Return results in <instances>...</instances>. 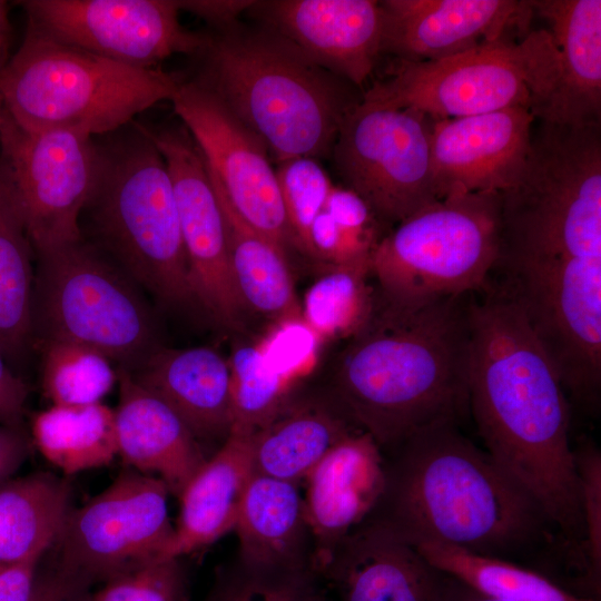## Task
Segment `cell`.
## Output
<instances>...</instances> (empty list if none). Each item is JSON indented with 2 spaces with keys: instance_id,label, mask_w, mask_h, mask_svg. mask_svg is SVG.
<instances>
[{
  "instance_id": "cell-1",
  "label": "cell",
  "mask_w": 601,
  "mask_h": 601,
  "mask_svg": "<svg viewBox=\"0 0 601 601\" xmlns=\"http://www.w3.org/2000/svg\"><path fill=\"white\" fill-rule=\"evenodd\" d=\"M469 410L495 464L582 562L581 486L570 404L520 306L489 282L470 303Z\"/></svg>"
},
{
  "instance_id": "cell-2",
  "label": "cell",
  "mask_w": 601,
  "mask_h": 601,
  "mask_svg": "<svg viewBox=\"0 0 601 601\" xmlns=\"http://www.w3.org/2000/svg\"><path fill=\"white\" fill-rule=\"evenodd\" d=\"M383 457V491L364 521L411 544L434 541L518 564L546 548L566 551L538 504L459 424L425 427Z\"/></svg>"
},
{
  "instance_id": "cell-3",
  "label": "cell",
  "mask_w": 601,
  "mask_h": 601,
  "mask_svg": "<svg viewBox=\"0 0 601 601\" xmlns=\"http://www.w3.org/2000/svg\"><path fill=\"white\" fill-rule=\"evenodd\" d=\"M472 294L403 308L378 293L372 317L349 338L331 396L382 453L434 424H460L470 413Z\"/></svg>"
},
{
  "instance_id": "cell-4",
  "label": "cell",
  "mask_w": 601,
  "mask_h": 601,
  "mask_svg": "<svg viewBox=\"0 0 601 601\" xmlns=\"http://www.w3.org/2000/svg\"><path fill=\"white\" fill-rule=\"evenodd\" d=\"M206 82L277 164L332 154L355 105L334 75L278 36L233 26L209 37Z\"/></svg>"
},
{
  "instance_id": "cell-5",
  "label": "cell",
  "mask_w": 601,
  "mask_h": 601,
  "mask_svg": "<svg viewBox=\"0 0 601 601\" xmlns=\"http://www.w3.org/2000/svg\"><path fill=\"white\" fill-rule=\"evenodd\" d=\"M178 86L179 81L158 68L107 59L31 24L0 70L3 110L18 126L91 138L119 129L156 104L171 100Z\"/></svg>"
},
{
  "instance_id": "cell-6",
  "label": "cell",
  "mask_w": 601,
  "mask_h": 601,
  "mask_svg": "<svg viewBox=\"0 0 601 601\" xmlns=\"http://www.w3.org/2000/svg\"><path fill=\"white\" fill-rule=\"evenodd\" d=\"M500 238L501 194L454 193L381 237L372 277L383 299L403 308L477 293L499 258Z\"/></svg>"
},
{
  "instance_id": "cell-7",
  "label": "cell",
  "mask_w": 601,
  "mask_h": 601,
  "mask_svg": "<svg viewBox=\"0 0 601 601\" xmlns=\"http://www.w3.org/2000/svg\"><path fill=\"white\" fill-rule=\"evenodd\" d=\"M118 147L100 150L87 206L104 245L127 274L161 302L195 300L174 187L145 128Z\"/></svg>"
},
{
  "instance_id": "cell-8",
  "label": "cell",
  "mask_w": 601,
  "mask_h": 601,
  "mask_svg": "<svg viewBox=\"0 0 601 601\" xmlns=\"http://www.w3.org/2000/svg\"><path fill=\"white\" fill-rule=\"evenodd\" d=\"M500 194L499 256L601 253V124H541L518 179Z\"/></svg>"
},
{
  "instance_id": "cell-9",
  "label": "cell",
  "mask_w": 601,
  "mask_h": 601,
  "mask_svg": "<svg viewBox=\"0 0 601 601\" xmlns=\"http://www.w3.org/2000/svg\"><path fill=\"white\" fill-rule=\"evenodd\" d=\"M33 325L45 341L80 344L131 371L156 348L137 289L82 240L39 253Z\"/></svg>"
},
{
  "instance_id": "cell-10",
  "label": "cell",
  "mask_w": 601,
  "mask_h": 601,
  "mask_svg": "<svg viewBox=\"0 0 601 601\" xmlns=\"http://www.w3.org/2000/svg\"><path fill=\"white\" fill-rule=\"evenodd\" d=\"M0 176L31 246L43 253L81 240L80 217L99 175L92 138L27 130L3 110Z\"/></svg>"
},
{
  "instance_id": "cell-11",
  "label": "cell",
  "mask_w": 601,
  "mask_h": 601,
  "mask_svg": "<svg viewBox=\"0 0 601 601\" xmlns=\"http://www.w3.org/2000/svg\"><path fill=\"white\" fill-rule=\"evenodd\" d=\"M169 493L155 475L134 469L120 473L101 493L70 511L56 541L58 570L89 588L168 560L175 534Z\"/></svg>"
},
{
  "instance_id": "cell-12",
  "label": "cell",
  "mask_w": 601,
  "mask_h": 601,
  "mask_svg": "<svg viewBox=\"0 0 601 601\" xmlns=\"http://www.w3.org/2000/svg\"><path fill=\"white\" fill-rule=\"evenodd\" d=\"M346 188L378 224H400L437 200L430 151V118L357 101L345 114L333 149Z\"/></svg>"
},
{
  "instance_id": "cell-13",
  "label": "cell",
  "mask_w": 601,
  "mask_h": 601,
  "mask_svg": "<svg viewBox=\"0 0 601 601\" xmlns=\"http://www.w3.org/2000/svg\"><path fill=\"white\" fill-rule=\"evenodd\" d=\"M545 28L514 45L529 110L541 124H601V1L530 0Z\"/></svg>"
},
{
  "instance_id": "cell-14",
  "label": "cell",
  "mask_w": 601,
  "mask_h": 601,
  "mask_svg": "<svg viewBox=\"0 0 601 601\" xmlns=\"http://www.w3.org/2000/svg\"><path fill=\"white\" fill-rule=\"evenodd\" d=\"M170 101L230 206L253 229L286 250L292 244L289 229L264 142L203 80L179 82Z\"/></svg>"
},
{
  "instance_id": "cell-15",
  "label": "cell",
  "mask_w": 601,
  "mask_h": 601,
  "mask_svg": "<svg viewBox=\"0 0 601 601\" xmlns=\"http://www.w3.org/2000/svg\"><path fill=\"white\" fill-rule=\"evenodd\" d=\"M514 42L500 40L434 61L395 59L362 101L410 109L432 119L459 118L514 106L529 108V93Z\"/></svg>"
},
{
  "instance_id": "cell-16",
  "label": "cell",
  "mask_w": 601,
  "mask_h": 601,
  "mask_svg": "<svg viewBox=\"0 0 601 601\" xmlns=\"http://www.w3.org/2000/svg\"><path fill=\"white\" fill-rule=\"evenodd\" d=\"M29 24L73 47L141 68L204 52L209 37L185 28L176 0H28Z\"/></svg>"
},
{
  "instance_id": "cell-17",
  "label": "cell",
  "mask_w": 601,
  "mask_h": 601,
  "mask_svg": "<svg viewBox=\"0 0 601 601\" xmlns=\"http://www.w3.org/2000/svg\"><path fill=\"white\" fill-rule=\"evenodd\" d=\"M145 130L171 178L194 298L223 325L238 327L246 307L235 286L224 216L206 162L188 132Z\"/></svg>"
},
{
  "instance_id": "cell-18",
  "label": "cell",
  "mask_w": 601,
  "mask_h": 601,
  "mask_svg": "<svg viewBox=\"0 0 601 601\" xmlns=\"http://www.w3.org/2000/svg\"><path fill=\"white\" fill-rule=\"evenodd\" d=\"M535 118L525 106L459 118H430L437 199L454 193H502L518 179Z\"/></svg>"
},
{
  "instance_id": "cell-19",
  "label": "cell",
  "mask_w": 601,
  "mask_h": 601,
  "mask_svg": "<svg viewBox=\"0 0 601 601\" xmlns=\"http://www.w3.org/2000/svg\"><path fill=\"white\" fill-rule=\"evenodd\" d=\"M248 11L309 61L357 87L382 55L380 1H256Z\"/></svg>"
},
{
  "instance_id": "cell-20",
  "label": "cell",
  "mask_w": 601,
  "mask_h": 601,
  "mask_svg": "<svg viewBox=\"0 0 601 601\" xmlns=\"http://www.w3.org/2000/svg\"><path fill=\"white\" fill-rule=\"evenodd\" d=\"M382 53L407 61H434L505 40L528 28L530 2L515 0H384Z\"/></svg>"
},
{
  "instance_id": "cell-21",
  "label": "cell",
  "mask_w": 601,
  "mask_h": 601,
  "mask_svg": "<svg viewBox=\"0 0 601 601\" xmlns=\"http://www.w3.org/2000/svg\"><path fill=\"white\" fill-rule=\"evenodd\" d=\"M321 578L341 601H451L456 583L414 545L368 521L344 538Z\"/></svg>"
},
{
  "instance_id": "cell-22",
  "label": "cell",
  "mask_w": 601,
  "mask_h": 601,
  "mask_svg": "<svg viewBox=\"0 0 601 601\" xmlns=\"http://www.w3.org/2000/svg\"><path fill=\"white\" fill-rule=\"evenodd\" d=\"M305 515L319 574L344 538L371 513L384 486V457L357 431L337 443L305 476Z\"/></svg>"
},
{
  "instance_id": "cell-23",
  "label": "cell",
  "mask_w": 601,
  "mask_h": 601,
  "mask_svg": "<svg viewBox=\"0 0 601 601\" xmlns=\"http://www.w3.org/2000/svg\"><path fill=\"white\" fill-rule=\"evenodd\" d=\"M115 412L118 455L134 470L162 480L177 497L206 462L199 442L177 413L120 367Z\"/></svg>"
},
{
  "instance_id": "cell-24",
  "label": "cell",
  "mask_w": 601,
  "mask_h": 601,
  "mask_svg": "<svg viewBox=\"0 0 601 601\" xmlns=\"http://www.w3.org/2000/svg\"><path fill=\"white\" fill-rule=\"evenodd\" d=\"M130 372L166 402L196 440L224 441L234 425L229 362L209 347L155 349Z\"/></svg>"
},
{
  "instance_id": "cell-25",
  "label": "cell",
  "mask_w": 601,
  "mask_h": 601,
  "mask_svg": "<svg viewBox=\"0 0 601 601\" xmlns=\"http://www.w3.org/2000/svg\"><path fill=\"white\" fill-rule=\"evenodd\" d=\"M252 431L234 425L219 450L198 469L180 495L169 559L208 546L234 530L253 475Z\"/></svg>"
},
{
  "instance_id": "cell-26",
  "label": "cell",
  "mask_w": 601,
  "mask_h": 601,
  "mask_svg": "<svg viewBox=\"0 0 601 601\" xmlns=\"http://www.w3.org/2000/svg\"><path fill=\"white\" fill-rule=\"evenodd\" d=\"M299 485L253 473L234 528L239 542L236 558L257 565L314 569Z\"/></svg>"
},
{
  "instance_id": "cell-27",
  "label": "cell",
  "mask_w": 601,
  "mask_h": 601,
  "mask_svg": "<svg viewBox=\"0 0 601 601\" xmlns=\"http://www.w3.org/2000/svg\"><path fill=\"white\" fill-rule=\"evenodd\" d=\"M357 430L337 403L287 400L250 436L253 473L300 483L343 439Z\"/></svg>"
},
{
  "instance_id": "cell-28",
  "label": "cell",
  "mask_w": 601,
  "mask_h": 601,
  "mask_svg": "<svg viewBox=\"0 0 601 601\" xmlns=\"http://www.w3.org/2000/svg\"><path fill=\"white\" fill-rule=\"evenodd\" d=\"M209 177L224 216L235 286L245 307L284 321L302 319L286 250L253 229L230 206L210 173Z\"/></svg>"
},
{
  "instance_id": "cell-29",
  "label": "cell",
  "mask_w": 601,
  "mask_h": 601,
  "mask_svg": "<svg viewBox=\"0 0 601 601\" xmlns=\"http://www.w3.org/2000/svg\"><path fill=\"white\" fill-rule=\"evenodd\" d=\"M69 502L67 482L49 473L0 487V563L41 559L62 531Z\"/></svg>"
},
{
  "instance_id": "cell-30",
  "label": "cell",
  "mask_w": 601,
  "mask_h": 601,
  "mask_svg": "<svg viewBox=\"0 0 601 601\" xmlns=\"http://www.w3.org/2000/svg\"><path fill=\"white\" fill-rule=\"evenodd\" d=\"M32 435L40 453L66 474L107 465L118 455L115 412L101 402L52 405L36 415Z\"/></svg>"
},
{
  "instance_id": "cell-31",
  "label": "cell",
  "mask_w": 601,
  "mask_h": 601,
  "mask_svg": "<svg viewBox=\"0 0 601 601\" xmlns=\"http://www.w3.org/2000/svg\"><path fill=\"white\" fill-rule=\"evenodd\" d=\"M434 566L499 601H595L573 594L521 564L434 541L413 543Z\"/></svg>"
},
{
  "instance_id": "cell-32",
  "label": "cell",
  "mask_w": 601,
  "mask_h": 601,
  "mask_svg": "<svg viewBox=\"0 0 601 601\" xmlns=\"http://www.w3.org/2000/svg\"><path fill=\"white\" fill-rule=\"evenodd\" d=\"M371 256L327 268L300 303L302 319L317 336L351 338L372 317L378 290L370 285Z\"/></svg>"
},
{
  "instance_id": "cell-33",
  "label": "cell",
  "mask_w": 601,
  "mask_h": 601,
  "mask_svg": "<svg viewBox=\"0 0 601 601\" xmlns=\"http://www.w3.org/2000/svg\"><path fill=\"white\" fill-rule=\"evenodd\" d=\"M30 242L0 176V351L20 354L33 331Z\"/></svg>"
},
{
  "instance_id": "cell-34",
  "label": "cell",
  "mask_w": 601,
  "mask_h": 601,
  "mask_svg": "<svg viewBox=\"0 0 601 601\" xmlns=\"http://www.w3.org/2000/svg\"><path fill=\"white\" fill-rule=\"evenodd\" d=\"M42 387L52 405L101 402L118 374L110 359L90 347L65 341H43Z\"/></svg>"
},
{
  "instance_id": "cell-35",
  "label": "cell",
  "mask_w": 601,
  "mask_h": 601,
  "mask_svg": "<svg viewBox=\"0 0 601 601\" xmlns=\"http://www.w3.org/2000/svg\"><path fill=\"white\" fill-rule=\"evenodd\" d=\"M204 601H328L314 569L246 563L238 558L216 571Z\"/></svg>"
},
{
  "instance_id": "cell-36",
  "label": "cell",
  "mask_w": 601,
  "mask_h": 601,
  "mask_svg": "<svg viewBox=\"0 0 601 601\" xmlns=\"http://www.w3.org/2000/svg\"><path fill=\"white\" fill-rule=\"evenodd\" d=\"M229 366L234 425L254 432L268 422L287 401L286 378L258 346L238 347L233 353Z\"/></svg>"
},
{
  "instance_id": "cell-37",
  "label": "cell",
  "mask_w": 601,
  "mask_h": 601,
  "mask_svg": "<svg viewBox=\"0 0 601 601\" xmlns=\"http://www.w3.org/2000/svg\"><path fill=\"white\" fill-rule=\"evenodd\" d=\"M276 175L290 242L309 256V231L334 186L313 158H294L277 164Z\"/></svg>"
},
{
  "instance_id": "cell-38",
  "label": "cell",
  "mask_w": 601,
  "mask_h": 601,
  "mask_svg": "<svg viewBox=\"0 0 601 601\" xmlns=\"http://www.w3.org/2000/svg\"><path fill=\"white\" fill-rule=\"evenodd\" d=\"M581 486L583 521L582 559L591 594L601 600V453L584 440L573 449Z\"/></svg>"
},
{
  "instance_id": "cell-39",
  "label": "cell",
  "mask_w": 601,
  "mask_h": 601,
  "mask_svg": "<svg viewBox=\"0 0 601 601\" xmlns=\"http://www.w3.org/2000/svg\"><path fill=\"white\" fill-rule=\"evenodd\" d=\"M88 601H189L180 559H168L117 575Z\"/></svg>"
},
{
  "instance_id": "cell-40",
  "label": "cell",
  "mask_w": 601,
  "mask_h": 601,
  "mask_svg": "<svg viewBox=\"0 0 601 601\" xmlns=\"http://www.w3.org/2000/svg\"><path fill=\"white\" fill-rule=\"evenodd\" d=\"M337 224L356 230H376L378 224L364 200L346 187L333 186L323 208Z\"/></svg>"
},
{
  "instance_id": "cell-41",
  "label": "cell",
  "mask_w": 601,
  "mask_h": 601,
  "mask_svg": "<svg viewBox=\"0 0 601 601\" xmlns=\"http://www.w3.org/2000/svg\"><path fill=\"white\" fill-rule=\"evenodd\" d=\"M179 10L188 11L208 23L228 29L236 24L240 13L249 10L256 1L250 0H183L176 1Z\"/></svg>"
},
{
  "instance_id": "cell-42",
  "label": "cell",
  "mask_w": 601,
  "mask_h": 601,
  "mask_svg": "<svg viewBox=\"0 0 601 601\" xmlns=\"http://www.w3.org/2000/svg\"><path fill=\"white\" fill-rule=\"evenodd\" d=\"M39 561L0 563V601H30Z\"/></svg>"
},
{
  "instance_id": "cell-43",
  "label": "cell",
  "mask_w": 601,
  "mask_h": 601,
  "mask_svg": "<svg viewBox=\"0 0 601 601\" xmlns=\"http://www.w3.org/2000/svg\"><path fill=\"white\" fill-rule=\"evenodd\" d=\"M27 395L26 384L9 370L0 351V423L12 428L19 425Z\"/></svg>"
},
{
  "instance_id": "cell-44",
  "label": "cell",
  "mask_w": 601,
  "mask_h": 601,
  "mask_svg": "<svg viewBox=\"0 0 601 601\" xmlns=\"http://www.w3.org/2000/svg\"><path fill=\"white\" fill-rule=\"evenodd\" d=\"M87 590L57 569L49 574L36 575L30 601H88Z\"/></svg>"
},
{
  "instance_id": "cell-45",
  "label": "cell",
  "mask_w": 601,
  "mask_h": 601,
  "mask_svg": "<svg viewBox=\"0 0 601 601\" xmlns=\"http://www.w3.org/2000/svg\"><path fill=\"white\" fill-rule=\"evenodd\" d=\"M26 455V443L12 427L0 426V480L13 472Z\"/></svg>"
},
{
  "instance_id": "cell-46",
  "label": "cell",
  "mask_w": 601,
  "mask_h": 601,
  "mask_svg": "<svg viewBox=\"0 0 601 601\" xmlns=\"http://www.w3.org/2000/svg\"><path fill=\"white\" fill-rule=\"evenodd\" d=\"M451 601H499L486 597L456 579Z\"/></svg>"
},
{
  "instance_id": "cell-47",
  "label": "cell",
  "mask_w": 601,
  "mask_h": 601,
  "mask_svg": "<svg viewBox=\"0 0 601 601\" xmlns=\"http://www.w3.org/2000/svg\"><path fill=\"white\" fill-rule=\"evenodd\" d=\"M8 42V18L6 3L0 1V50L7 49Z\"/></svg>"
},
{
  "instance_id": "cell-48",
  "label": "cell",
  "mask_w": 601,
  "mask_h": 601,
  "mask_svg": "<svg viewBox=\"0 0 601 601\" xmlns=\"http://www.w3.org/2000/svg\"><path fill=\"white\" fill-rule=\"evenodd\" d=\"M4 52H6V50H0V70L3 67ZM2 104L3 102H2V98H1V93H0V124H1V120H2V117H3Z\"/></svg>"
}]
</instances>
